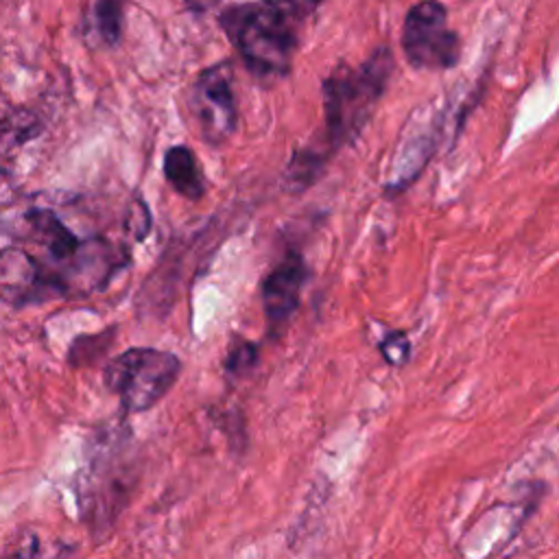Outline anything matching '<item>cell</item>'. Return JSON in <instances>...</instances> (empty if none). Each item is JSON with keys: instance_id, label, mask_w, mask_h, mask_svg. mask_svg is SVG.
<instances>
[{"instance_id": "obj_1", "label": "cell", "mask_w": 559, "mask_h": 559, "mask_svg": "<svg viewBox=\"0 0 559 559\" xmlns=\"http://www.w3.org/2000/svg\"><path fill=\"white\" fill-rule=\"evenodd\" d=\"M297 20L299 13L286 0L242 2L221 13L223 31L260 79H282L290 72Z\"/></svg>"}, {"instance_id": "obj_2", "label": "cell", "mask_w": 559, "mask_h": 559, "mask_svg": "<svg viewBox=\"0 0 559 559\" xmlns=\"http://www.w3.org/2000/svg\"><path fill=\"white\" fill-rule=\"evenodd\" d=\"M391 50L380 46L358 68L338 63L323 79L325 153H334L360 135L391 79Z\"/></svg>"}, {"instance_id": "obj_3", "label": "cell", "mask_w": 559, "mask_h": 559, "mask_svg": "<svg viewBox=\"0 0 559 559\" xmlns=\"http://www.w3.org/2000/svg\"><path fill=\"white\" fill-rule=\"evenodd\" d=\"M181 362L175 354L153 347H131L105 367V384L127 413H144L175 384Z\"/></svg>"}, {"instance_id": "obj_4", "label": "cell", "mask_w": 559, "mask_h": 559, "mask_svg": "<svg viewBox=\"0 0 559 559\" xmlns=\"http://www.w3.org/2000/svg\"><path fill=\"white\" fill-rule=\"evenodd\" d=\"M402 48L413 68L448 70L461 59V39L448 26V9L439 0H421L408 9Z\"/></svg>"}, {"instance_id": "obj_5", "label": "cell", "mask_w": 559, "mask_h": 559, "mask_svg": "<svg viewBox=\"0 0 559 559\" xmlns=\"http://www.w3.org/2000/svg\"><path fill=\"white\" fill-rule=\"evenodd\" d=\"M190 109L199 131L207 144H225L238 124V107L231 83V66L227 61L205 68L190 94Z\"/></svg>"}, {"instance_id": "obj_6", "label": "cell", "mask_w": 559, "mask_h": 559, "mask_svg": "<svg viewBox=\"0 0 559 559\" xmlns=\"http://www.w3.org/2000/svg\"><path fill=\"white\" fill-rule=\"evenodd\" d=\"M66 295L57 277L31 253L9 247L0 251V299L11 306H26Z\"/></svg>"}, {"instance_id": "obj_7", "label": "cell", "mask_w": 559, "mask_h": 559, "mask_svg": "<svg viewBox=\"0 0 559 559\" xmlns=\"http://www.w3.org/2000/svg\"><path fill=\"white\" fill-rule=\"evenodd\" d=\"M306 282V264L299 253L290 251L284 255L280 264L273 266V271L262 282V306L266 321L273 330H280L288 323V319L295 314L299 299H301V286Z\"/></svg>"}, {"instance_id": "obj_8", "label": "cell", "mask_w": 559, "mask_h": 559, "mask_svg": "<svg viewBox=\"0 0 559 559\" xmlns=\"http://www.w3.org/2000/svg\"><path fill=\"white\" fill-rule=\"evenodd\" d=\"M26 223L35 240L48 251V255L57 262H68L70 266L83 253L87 242H81L52 212L48 210H31L26 214Z\"/></svg>"}, {"instance_id": "obj_9", "label": "cell", "mask_w": 559, "mask_h": 559, "mask_svg": "<svg viewBox=\"0 0 559 559\" xmlns=\"http://www.w3.org/2000/svg\"><path fill=\"white\" fill-rule=\"evenodd\" d=\"M164 175L168 183L190 201H199L205 194V181L197 157L183 144L168 148V153L164 155Z\"/></svg>"}, {"instance_id": "obj_10", "label": "cell", "mask_w": 559, "mask_h": 559, "mask_svg": "<svg viewBox=\"0 0 559 559\" xmlns=\"http://www.w3.org/2000/svg\"><path fill=\"white\" fill-rule=\"evenodd\" d=\"M96 24L100 37L107 44H116L122 31V4L120 0H98L96 2Z\"/></svg>"}, {"instance_id": "obj_11", "label": "cell", "mask_w": 559, "mask_h": 559, "mask_svg": "<svg viewBox=\"0 0 559 559\" xmlns=\"http://www.w3.org/2000/svg\"><path fill=\"white\" fill-rule=\"evenodd\" d=\"M255 362H258V347L249 341H238V343H234V347L227 354L225 369L229 373L242 376V373L251 371L255 367Z\"/></svg>"}, {"instance_id": "obj_12", "label": "cell", "mask_w": 559, "mask_h": 559, "mask_svg": "<svg viewBox=\"0 0 559 559\" xmlns=\"http://www.w3.org/2000/svg\"><path fill=\"white\" fill-rule=\"evenodd\" d=\"M380 352L386 358V362L404 365L408 360V354H411V341L404 332H391L382 338Z\"/></svg>"}, {"instance_id": "obj_13", "label": "cell", "mask_w": 559, "mask_h": 559, "mask_svg": "<svg viewBox=\"0 0 559 559\" xmlns=\"http://www.w3.org/2000/svg\"><path fill=\"white\" fill-rule=\"evenodd\" d=\"M151 229V214L146 210V205L140 201H133L129 212H127V231L135 238L142 240L146 236V231Z\"/></svg>"}, {"instance_id": "obj_14", "label": "cell", "mask_w": 559, "mask_h": 559, "mask_svg": "<svg viewBox=\"0 0 559 559\" xmlns=\"http://www.w3.org/2000/svg\"><path fill=\"white\" fill-rule=\"evenodd\" d=\"M297 13H299V17L301 15H308V13H312L323 0H286Z\"/></svg>"}, {"instance_id": "obj_15", "label": "cell", "mask_w": 559, "mask_h": 559, "mask_svg": "<svg viewBox=\"0 0 559 559\" xmlns=\"http://www.w3.org/2000/svg\"><path fill=\"white\" fill-rule=\"evenodd\" d=\"M186 2H188V7L194 9V11H207V9L216 7L221 0H186Z\"/></svg>"}]
</instances>
